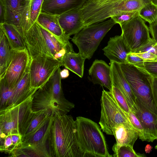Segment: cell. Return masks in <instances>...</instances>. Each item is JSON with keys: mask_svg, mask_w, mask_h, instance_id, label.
<instances>
[{"mask_svg": "<svg viewBox=\"0 0 157 157\" xmlns=\"http://www.w3.org/2000/svg\"><path fill=\"white\" fill-rule=\"evenodd\" d=\"M136 107L132 111L144 129L145 141L153 142L157 139V115L151 112L136 99Z\"/></svg>", "mask_w": 157, "mask_h": 157, "instance_id": "4fadbf2b", "label": "cell"}, {"mask_svg": "<svg viewBox=\"0 0 157 157\" xmlns=\"http://www.w3.org/2000/svg\"><path fill=\"white\" fill-rule=\"evenodd\" d=\"M110 91L120 107L125 113H128L130 110L127 101L121 91L115 86L112 84Z\"/></svg>", "mask_w": 157, "mask_h": 157, "instance_id": "4dcf8cb0", "label": "cell"}, {"mask_svg": "<svg viewBox=\"0 0 157 157\" xmlns=\"http://www.w3.org/2000/svg\"><path fill=\"white\" fill-rule=\"evenodd\" d=\"M69 75L68 69L66 68L61 70L60 72V75L61 79H64L67 78Z\"/></svg>", "mask_w": 157, "mask_h": 157, "instance_id": "b9f144b4", "label": "cell"}, {"mask_svg": "<svg viewBox=\"0 0 157 157\" xmlns=\"http://www.w3.org/2000/svg\"><path fill=\"white\" fill-rule=\"evenodd\" d=\"M151 2L157 6V0H151Z\"/></svg>", "mask_w": 157, "mask_h": 157, "instance_id": "7bdbcfd3", "label": "cell"}, {"mask_svg": "<svg viewBox=\"0 0 157 157\" xmlns=\"http://www.w3.org/2000/svg\"><path fill=\"white\" fill-rule=\"evenodd\" d=\"M139 11L124 12L111 17L116 24L120 25L125 23L134 17L139 15Z\"/></svg>", "mask_w": 157, "mask_h": 157, "instance_id": "836d02e7", "label": "cell"}, {"mask_svg": "<svg viewBox=\"0 0 157 157\" xmlns=\"http://www.w3.org/2000/svg\"><path fill=\"white\" fill-rule=\"evenodd\" d=\"M155 147L156 149H157V144L155 146Z\"/></svg>", "mask_w": 157, "mask_h": 157, "instance_id": "ee69618b", "label": "cell"}, {"mask_svg": "<svg viewBox=\"0 0 157 157\" xmlns=\"http://www.w3.org/2000/svg\"><path fill=\"white\" fill-rule=\"evenodd\" d=\"M58 19L63 32L69 37L85 26L81 8L67 12L58 16Z\"/></svg>", "mask_w": 157, "mask_h": 157, "instance_id": "e0dca14e", "label": "cell"}, {"mask_svg": "<svg viewBox=\"0 0 157 157\" xmlns=\"http://www.w3.org/2000/svg\"><path fill=\"white\" fill-rule=\"evenodd\" d=\"M139 16L149 24L153 22L157 19V6L151 2L139 10Z\"/></svg>", "mask_w": 157, "mask_h": 157, "instance_id": "f1b7e54d", "label": "cell"}, {"mask_svg": "<svg viewBox=\"0 0 157 157\" xmlns=\"http://www.w3.org/2000/svg\"><path fill=\"white\" fill-rule=\"evenodd\" d=\"M120 64L136 99L147 109L157 115L152 93L153 77L143 68L128 63Z\"/></svg>", "mask_w": 157, "mask_h": 157, "instance_id": "5b68a950", "label": "cell"}, {"mask_svg": "<svg viewBox=\"0 0 157 157\" xmlns=\"http://www.w3.org/2000/svg\"><path fill=\"white\" fill-rule=\"evenodd\" d=\"M88 0H44L41 12L59 16L70 10L81 8Z\"/></svg>", "mask_w": 157, "mask_h": 157, "instance_id": "ac0fdd59", "label": "cell"}, {"mask_svg": "<svg viewBox=\"0 0 157 157\" xmlns=\"http://www.w3.org/2000/svg\"><path fill=\"white\" fill-rule=\"evenodd\" d=\"M144 68L152 77L157 78V59L145 61Z\"/></svg>", "mask_w": 157, "mask_h": 157, "instance_id": "d590c367", "label": "cell"}, {"mask_svg": "<svg viewBox=\"0 0 157 157\" xmlns=\"http://www.w3.org/2000/svg\"><path fill=\"white\" fill-rule=\"evenodd\" d=\"M52 114L47 109L34 111L28 127L22 136V141L34 133L47 121Z\"/></svg>", "mask_w": 157, "mask_h": 157, "instance_id": "484cf974", "label": "cell"}, {"mask_svg": "<svg viewBox=\"0 0 157 157\" xmlns=\"http://www.w3.org/2000/svg\"><path fill=\"white\" fill-rule=\"evenodd\" d=\"M102 50L110 61L119 64L127 63V56L131 52L121 35L110 38L107 45Z\"/></svg>", "mask_w": 157, "mask_h": 157, "instance_id": "9a60e30c", "label": "cell"}, {"mask_svg": "<svg viewBox=\"0 0 157 157\" xmlns=\"http://www.w3.org/2000/svg\"><path fill=\"white\" fill-rule=\"evenodd\" d=\"M0 29L5 34L13 51H21L26 48L24 37L14 25L5 22L0 24Z\"/></svg>", "mask_w": 157, "mask_h": 157, "instance_id": "603a6c76", "label": "cell"}, {"mask_svg": "<svg viewBox=\"0 0 157 157\" xmlns=\"http://www.w3.org/2000/svg\"><path fill=\"white\" fill-rule=\"evenodd\" d=\"M132 53L140 57L145 61H152L157 59V56L148 52L141 53Z\"/></svg>", "mask_w": 157, "mask_h": 157, "instance_id": "74e56055", "label": "cell"}, {"mask_svg": "<svg viewBox=\"0 0 157 157\" xmlns=\"http://www.w3.org/2000/svg\"><path fill=\"white\" fill-rule=\"evenodd\" d=\"M61 70L59 67L45 84L33 95V111L47 109L53 115L57 113L64 115L75 107V105L64 96L61 87Z\"/></svg>", "mask_w": 157, "mask_h": 157, "instance_id": "7a4b0ae2", "label": "cell"}, {"mask_svg": "<svg viewBox=\"0 0 157 157\" xmlns=\"http://www.w3.org/2000/svg\"><path fill=\"white\" fill-rule=\"evenodd\" d=\"M62 66L61 61L48 57L37 56L31 59L29 72L31 86L38 89L42 87Z\"/></svg>", "mask_w": 157, "mask_h": 157, "instance_id": "30bf717a", "label": "cell"}, {"mask_svg": "<svg viewBox=\"0 0 157 157\" xmlns=\"http://www.w3.org/2000/svg\"><path fill=\"white\" fill-rule=\"evenodd\" d=\"M78 145L82 157H111L105 137L96 122L82 117L75 120Z\"/></svg>", "mask_w": 157, "mask_h": 157, "instance_id": "277c9868", "label": "cell"}, {"mask_svg": "<svg viewBox=\"0 0 157 157\" xmlns=\"http://www.w3.org/2000/svg\"><path fill=\"white\" fill-rule=\"evenodd\" d=\"M113 157H144V154L136 153L133 147L128 145H120L115 143L112 147Z\"/></svg>", "mask_w": 157, "mask_h": 157, "instance_id": "83f0119b", "label": "cell"}, {"mask_svg": "<svg viewBox=\"0 0 157 157\" xmlns=\"http://www.w3.org/2000/svg\"><path fill=\"white\" fill-rule=\"evenodd\" d=\"M110 67L112 84L121 91L130 110H133L136 107V98L122 72L120 64L110 61Z\"/></svg>", "mask_w": 157, "mask_h": 157, "instance_id": "5bb4252c", "label": "cell"}, {"mask_svg": "<svg viewBox=\"0 0 157 157\" xmlns=\"http://www.w3.org/2000/svg\"><path fill=\"white\" fill-rule=\"evenodd\" d=\"M113 135L116 143L120 145H128L133 147L139 137L138 132L129 124H120L113 129Z\"/></svg>", "mask_w": 157, "mask_h": 157, "instance_id": "7402d4cb", "label": "cell"}, {"mask_svg": "<svg viewBox=\"0 0 157 157\" xmlns=\"http://www.w3.org/2000/svg\"><path fill=\"white\" fill-rule=\"evenodd\" d=\"M44 0H31L30 11V23L32 26L37 21L41 12Z\"/></svg>", "mask_w": 157, "mask_h": 157, "instance_id": "1f68e13d", "label": "cell"}, {"mask_svg": "<svg viewBox=\"0 0 157 157\" xmlns=\"http://www.w3.org/2000/svg\"><path fill=\"white\" fill-rule=\"evenodd\" d=\"M116 23L109 20L85 26L75 34L71 41L78 47L79 53L90 59L107 33Z\"/></svg>", "mask_w": 157, "mask_h": 157, "instance_id": "52a82bcc", "label": "cell"}, {"mask_svg": "<svg viewBox=\"0 0 157 157\" xmlns=\"http://www.w3.org/2000/svg\"><path fill=\"white\" fill-rule=\"evenodd\" d=\"M151 87L153 99L157 109V78L153 77Z\"/></svg>", "mask_w": 157, "mask_h": 157, "instance_id": "ab89813d", "label": "cell"}, {"mask_svg": "<svg viewBox=\"0 0 157 157\" xmlns=\"http://www.w3.org/2000/svg\"><path fill=\"white\" fill-rule=\"evenodd\" d=\"M128 116L133 128L138 132L139 138L145 141L144 129L139 119L131 110L128 113Z\"/></svg>", "mask_w": 157, "mask_h": 157, "instance_id": "d6a6232c", "label": "cell"}, {"mask_svg": "<svg viewBox=\"0 0 157 157\" xmlns=\"http://www.w3.org/2000/svg\"><path fill=\"white\" fill-rule=\"evenodd\" d=\"M50 157H82L76 136L75 122L70 115H53L48 140Z\"/></svg>", "mask_w": 157, "mask_h": 157, "instance_id": "6da1fadb", "label": "cell"}, {"mask_svg": "<svg viewBox=\"0 0 157 157\" xmlns=\"http://www.w3.org/2000/svg\"><path fill=\"white\" fill-rule=\"evenodd\" d=\"M149 29L152 39L157 43V19L149 24Z\"/></svg>", "mask_w": 157, "mask_h": 157, "instance_id": "f35d334b", "label": "cell"}, {"mask_svg": "<svg viewBox=\"0 0 157 157\" xmlns=\"http://www.w3.org/2000/svg\"><path fill=\"white\" fill-rule=\"evenodd\" d=\"M13 52L5 34L0 29V79L3 78L12 61Z\"/></svg>", "mask_w": 157, "mask_h": 157, "instance_id": "d4e9b609", "label": "cell"}, {"mask_svg": "<svg viewBox=\"0 0 157 157\" xmlns=\"http://www.w3.org/2000/svg\"><path fill=\"white\" fill-rule=\"evenodd\" d=\"M126 61L127 63L144 68V63L145 61L131 52L128 54Z\"/></svg>", "mask_w": 157, "mask_h": 157, "instance_id": "8d00e7d4", "label": "cell"}, {"mask_svg": "<svg viewBox=\"0 0 157 157\" xmlns=\"http://www.w3.org/2000/svg\"><path fill=\"white\" fill-rule=\"evenodd\" d=\"M9 155L10 157H50L48 143L29 144L21 143Z\"/></svg>", "mask_w": 157, "mask_h": 157, "instance_id": "44dd1931", "label": "cell"}, {"mask_svg": "<svg viewBox=\"0 0 157 157\" xmlns=\"http://www.w3.org/2000/svg\"><path fill=\"white\" fill-rule=\"evenodd\" d=\"M53 115L52 114L40 128L28 139L23 140L22 143L29 144L48 143Z\"/></svg>", "mask_w": 157, "mask_h": 157, "instance_id": "4316f807", "label": "cell"}, {"mask_svg": "<svg viewBox=\"0 0 157 157\" xmlns=\"http://www.w3.org/2000/svg\"><path fill=\"white\" fill-rule=\"evenodd\" d=\"M13 89L9 88L0 81V110L7 107L12 95Z\"/></svg>", "mask_w": 157, "mask_h": 157, "instance_id": "f546056e", "label": "cell"}, {"mask_svg": "<svg viewBox=\"0 0 157 157\" xmlns=\"http://www.w3.org/2000/svg\"><path fill=\"white\" fill-rule=\"evenodd\" d=\"M30 61L27 49L13 51L12 61L3 78L0 79L9 88H13L28 71Z\"/></svg>", "mask_w": 157, "mask_h": 157, "instance_id": "7c38bea8", "label": "cell"}, {"mask_svg": "<svg viewBox=\"0 0 157 157\" xmlns=\"http://www.w3.org/2000/svg\"><path fill=\"white\" fill-rule=\"evenodd\" d=\"M120 26L121 35L132 52H135L152 39L150 36L149 28L139 15Z\"/></svg>", "mask_w": 157, "mask_h": 157, "instance_id": "9c48e42d", "label": "cell"}, {"mask_svg": "<svg viewBox=\"0 0 157 157\" xmlns=\"http://www.w3.org/2000/svg\"><path fill=\"white\" fill-rule=\"evenodd\" d=\"M86 59L79 52L76 53L74 51H67L62 59V65L82 78Z\"/></svg>", "mask_w": 157, "mask_h": 157, "instance_id": "cb8c5ba5", "label": "cell"}, {"mask_svg": "<svg viewBox=\"0 0 157 157\" xmlns=\"http://www.w3.org/2000/svg\"><path fill=\"white\" fill-rule=\"evenodd\" d=\"M100 102L101 116L99 123L104 132L113 135V129L119 124H129L132 126L128 113L118 105L110 91L103 90Z\"/></svg>", "mask_w": 157, "mask_h": 157, "instance_id": "ba28073f", "label": "cell"}, {"mask_svg": "<svg viewBox=\"0 0 157 157\" xmlns=\"http://www.w3.org/2000/svg\"><path fill=\"white\" fill-rule=\"evenodd\" d=\"M144 52H148L157 56V43L152 38L147 44L133 53H141Z\"/></svg>", "mask_w": 157, "mask_h": 157, "instance_id": "e575fe53", "label": "cell"}, {"mask_svg": "<svg viewBox=\"0 0 157 157\" xmlns=\"http://www.w3.org/2000/svg\"></svg>", "mask_w": 157, "mask_h": 157, "instance_id": "bcb514c9", "label": "cell"}, {"mask_svg": "<svg viewBox=\"0 0 157 157\" xmlns=\"http://www.w3.org/2000/svg\"><path fill=\"white\" fill-rule=\"evenodd\" d=\"M5 6L6 22L15 26L24 36L31 27L30 23L31 0H0Z\"/></svg>", "mask_w": 157, "mask_h": 157, "instance_id": "8fae6325", "label": "cell"}, {"mask_svg": "<svg viewBox=\"0 0 157 157\" xmlns=\"http://www.w3.org/2000/svg\"><path fill=\"white\" fill-rule=\"evenodd\" d=\"M91 82L94 84H98L110 91L112 82L111 76L110 66L101 60L95 59L89 70Z\"/></svg>", "mask_w": 157, "mask_h": 157, "instance_id": "d6986e66", "label": "cell"}, {"mask_svg": "<svg viewBox=\"0 0 157 157\" xmlns=\"http://www.w3.org/2000/svg\"><path fill=\"white\" fill-rule=\"evenodd\" d=\"M24 40L30 59L44 56L59 60L70 51L50 32L36 22L26 32Z\"/></svg>", "mask_w": 157, "mask_h": 157, "instance_id": "3957f363", "label": "cell"}, {"mask_svg": "<svg viewBox=\"0 0 157 157\" xmlns=\"http://www.w3.org/2000/svg\"><path fill=\"white\" fill-rule=\"evenodd\" d=\"M6 12L5 6L0 1V24L6 22Z\"/></svg>", "mask_w": 157, "mask_h": 157, "instance_id": "60d3db41", "label": "cell"}, {"mask_svg": "<svg viewBox=\"0 0 157 157\" xmlns=\"http://www.w3.org/2000/svg\"><path fill=\"white\" fill-rule=\"evenodd\" d=\"M38 89L31 86L28 69L13 89L12 96L6 108L18 105L33 96Z\"/></svg>", "mask_w": 157, "mask_h": 157, "instance_id": "ffe728a7", "label": "cell"}, {"mask_svg": "<svg viewBox=\"0 0 157 157\" xmlns=\"http://www.w3.org/2000/svg\"><path fill=\"white\" fill-rule=\"evenodd\" d=\"M55 36L69 50L73 51L70 37L64 33L59 24L58 16L41 12L36 22Z\"/></svg>", "mask_w": 157, "mask_h": 157, "instance_id": "2e32d148", "label": "cell"}, {"mask_svg": "<svg viewBox=\"0 0 157 157\" xmlns=\"http://www.w3.org/2000/svg\"><path fill=\"white\" fill-rule=\"evenodd\" d=\"M90 0V1H96V0Z\"/></svg>", "mask_w": 157, "mask_h": 157, "instance_id": "f6af8a7d", "label": "cell"}, {"mask_svg": "<svg viewBox=\"0 0 157 157\" xmlns=\"http://www.w3.org/2000/svg\"><path fill=\"white\" fill-rule=\"evenodd\" d=\"M33 96L18 105L0 110V136L19 134L23 136L34 114Z\"/></svg>", "mask_w": 157, "mask_h": 157, "instance_id": "8992f818", "label": "cell"}]
</instances>
